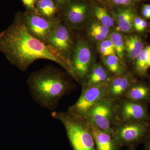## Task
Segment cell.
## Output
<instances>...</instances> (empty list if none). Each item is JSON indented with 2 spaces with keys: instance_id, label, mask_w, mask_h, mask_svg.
Segmentation results:
<instances>
[{
  "instance_id": "29",
  "label": "cell",
  "mask_w": 150,
  "mask_h": 150,
  "mask_svg": "<svg viewBox=\"0 0 150 150\" xmlns=\"http://www.w3.org/2000/svg\"><path fill=\"white\" fill-rule=\"evenodd\" d=\"M148 61H149V66L150 67V46H148Z\"/></svg>"
},
{
  "instance_id": "14",
  "label": "cell",
  "mask_w": 150,
  "mask_h": 150,
  "mask_svg": "<svg viewBox=\"0 0 150 150\" xmlns=\"http://www.w3.org/2000/svg\"><path fill=\"white\" fill-rule=\"evenodd\" d=\"M123 98L149 105L150 103V85L137 80L131 86Z\"/></svg>"
},
{
  "instance_id": "31",
  "label": "cell",
  "mask_w": 150,
  "mask_h": 150,
  "mask_svg": "<svg viewBox=\"0 0 150 150\" xmlns=\"http://www.w3.org/2000/svg\"><path fill=\"white\" fill-rule=\"evenodd\" d=\"M148 31L149 32H150V23H149V25H148Z\"/></svg>"
},
{
  "instance_id": "19",
  "label": "cell",
  "mask_w": 150,
  "mask_h": 150,
  "mask_svg": "<svg viewBox=\"0 0 150 150\" xmlns=\"http://www.w3.org/2000/svg\"><path fill=\"white\" fill-rule=\"evenodd\" d=\"M133 71L134 74L144 79L148 77V71L149 69L148 61V46L145 48L137 56L133 62Z\"/></svg>"
},
{
  "instance_id": "24",
  "label": "cell",
  "mask_w": 150,
  "mask_h": 150,
  "mask_svg": "<svg viewBox=\"0 0 150 150\" xmlns=\"http://www.w3.org/2000/svg\"><path fill=\"white\" fill-rule=\"evenodd\" d=\"M87 32L99 33L108 35L109 33V28L100 24L99 22H92L89 25Z\"/></svg>"
},
{
  "instance_id": "11",
  "label": "cell",
  "mask_w": 150,
  "mask_h": 150,
  "mask_svg": "<svg viewBox=\"0 0 150 150\" xmlns=\"http://www.w3.org/2000/svg\"><path fill=\"white\" fill-rule=\"evenodd\" d=\"M88 13V7L86 4L74 2L68 5L62 18L59 20L71 29H80L87 23Z\"/></svg>"
},
{
  "instance_id": "22",
  "label": "cell",
  "mask_w": 150,
  "mask_h": 150,
  "mask_svg": "<svg viewBox=\"0 0 150 150\" xmlns=\"http://www.w3.org/2000/svg\"><path fill=\"white\" fill-rule=\"evenodd\" d=\"M95 15L98 22L106 27L110 28L114 24V19L110 16L106 10L100 6H96L94 8Z\"/></svg>"
},
{
  "instance_id": "10",
  "label": "cell",
  "mask_w": 150,
  "mask_h": 150,
  "mask_svg": "<svg viewBox=\"0 0 150 150\" xmlns=\"http://www.w3.org/2000/svg\"><path fill=\"white\" fill-rule=\"evenodd\" d=\"M72 30L60 20L46 41V44L54 48L70 62L74 42Z\"/></svg>"
},
{
  "instance_id": "5",
  "label": "cell",
  "mask_w": 150,
  "mask_h": 150,
  "mask_svg": "<svg viewBox=\"0 0 150 150\" xmlns=\"http://www.w3.org/2000/svg\"><path fill=\"white\" fill-rule=\"evenodd\" d=\"M70 62L74 79L83 84L95 64L89 45L84 39L79 38L74 40Z\"/></svg>"
},
{
  "instance_id": "2",
  "label": "cell",
  "mask_w": 150,
  "mask_h": 150,
  "mask_svg": "<svg viewBox=\"0 0 150 150\" xmlns=\"http://www.w3.org/2000/svg\"><path fill=\"white\" fill-rule=\"evenodd\" d=\"M30 95L41 107L51 110L73 89L66 75L56 67L46 66L30 74L27 81Z\"/></svg>"
},
{
  "instance_id": "17",
  "label": "cell",
  "mask_w": 150,
  "mask_h": 150,
  "mask_svg": "<svg viewBox=\"0 0 150 150\" xmlns=\"http://www.w3.org/2000/svg\"><path fill=\"white\" fill-rule=\"evenodd\" d=\"M136 15V12L131 8L121 10L115 13V19L121 31L131 33L134 30V20Z\"/></svg>"
},
{
  "instance_id": "13",
  "label": "cell",
  "mask_w": 150,
  "mask_h": 150,
  "mask_svg": "<svg viewBox=\"0 0 150 150\" xmlns=\"http://www.w3.org/2000/svg\"><path fill=\"white\" fill-rule=\"evenodd\" d=\"M89 124L96 150H122V147L116 142L112 134L101 131L90 123Z\"/></svg>"
},
{
  "instance_id": "8",
  "label": "cell",
  "mask_w": 150,
  "mask_h": 150,
  "mask_svg": "<svg viewBox=\"0 0 150 150\" xmlns=\"http://www.w3.org/2000/svg\"><path fill=\"white\" fill-rule=\"evenodd\" d=\"M114 103L115 124L131 121H150L149 105L134 102L125 98L115 100Z\"/></svg>"
},
{
  "instance_id": "33",
  "label": "cell",
  "mask_w": 150,
  "mask_h": 150,
  "mask_svg": "<svg viewBox=\"0 0 150 150\" xmlns=\"http://www.w3.org/2000/svg\"><path fill=\"white\" fill-rule=\"evenodd\" d=\"M149 81H150V77H149Z\"/></svg>"
},
{
  "instance_id": "21",
  "label": "cell",
  "mask_w": 150,
  "mask_h": 150,
  "mask_svg": "<svg viewBox=\"0 0 150 150\" xmlns=\"http://www.w3.org/2000/svg\"><path fill=\"white\" fill-rule=\"evenodd\" d=\"M109 39L112 41L114 46L115 55L123 64L125 65L124 56L126 48L123 36L119 33L113 31L110 33Z\"/></svg>"
},
{
  "instance_id": "30",
  "label": "cell",
  "mask_w": 150,
  "mask_h": 150,
  "mask_svg": "<svg viewBox=\"0 0 150 150\" xmlns=\"http://www.w3.org/2000/svg\"><path fill=\"white\" fill-rule=\"evenodd\" d=\"M57 2L59 3V4H63V3L67 1L68 0H56Z\"/></svg>"
},
{
  "instance_id": "32",
  "label": "cell",
  "mask_w": 150,
  "mask_h": 150,
  "mask_svg": "<svg viewBox=\"0 0 150 150\" xmlns=\"http://www.w3.org/2000/svg\"><path fill=\"white\" fill-rule=\"evenodd\" d=\"M126 150H136V149H133V148H127Z\"/></svg>"
},
{
  "instance_id": "18",
  "label": "cell",
  "mask_w": 150,
  "mask_h": 150,
  "mask_svg": "<svg viewBox=\"0 0 150 150\" xmlns=\"http://www.w3.org/2000/svg\"><path fill=\"white\" fill-rule=\"evenodd\" d=\"M35 8L36 13L50 20L59 19L56 16L58 7L54 0H38Z\"/></svg>"
},
{
  "instance_id": "6",
  "label": "cell",
  "mask_w": 150,
  "mask_h": 150,
  "mask_svg": "<svg viewBox=\"0 0 150 150\" xmlns=\"http://www.w3.org/2000/svg\"><path fill=\"white\" fill-rule=\"evenodd\" d=\"M109 81L97 86H82L80 96L74 104L69 107L67 111L85 118L91 109L101 100L106 97Z\"/></svg>"
},
{
  "instance_id": "4",
  "label": "cell",
  "mask_w": 150,
  "mask_h": 150,
  "mask_svg": "<svg viewBox=\"0 0 150 150\" xmlns=\"http://www.w3.org/2000/svg\"><path fill=\"white\" fill-rule=\"evenodd\" d=\"M150 132V121H139L115 124L112 136L121 147L136 149L144 144Z\"/></svg>"
},
{
  "instance_id": "9",
  "label": "cell",
  "mask_w": 150,
  "mask_h": 150,
  "mask_svg": "<svg viewBox=\"0 0 150 150\" xmlns=\"http://www.w3.org/2000/svg\"><path fill=\"white\" fill-rule=\"evenodd\" d=\"M25 27L33 37L46 43V41L59 22V19L50 20L31 12L23 14Z\"/></svg>"
},
{
  "instance_id": "26",
  "label": "cell",
  "mask_w": 150,
  "mask_h": 150,
  "mask_svg": "<svg viewBox=\"0 0 150 150\" xmlns=\"http://www.w3.org/2000/svg\"><path fill=\"white\" fill-rule=\"evenodd\" d=\"M112 2L117 5L130 6L137 2L138 0H111Z\"/></svg>"
},
{
  "instance_id": "20",
  "label": "cell",
  "mask_w": 150,
  "mask_h": 150,
  "mask_svg": "<svg viewBox=\"0 0 150 150\" xmlns=\"http://www.w3.org/2000/svg\"><path fill=\"white\" fill-rule=\"evenodd\" d=\"M104 67L113 76H118L127 71L126 66L123 64L116 55H111L103 57Z\"/></svg>"
},
{
  "instance_id": "15",
  "label": "cell",
  "mask_w": 150,
  "mask_h": 150,
  "mask_svg": "<svg viewBox=\"0 0 150 150\" xmlns=\"http://www.w3.org/2000/svg\"><path fill=\"white\" fill-rule=\"evenodd\" d=\"M111 74L103 65L100 64H95L84 83L82 86H97L106 83L114 76Z\"/></svg>"
},
{
  "instance_id": "1",
  "label": "cell",
  "mask_w": 150,
  "mask_h": 150,
  "mask_svg": "<svg viewBox=\"0 0 150 150\" xmlns=\"http://www.w3.org/2000/svg\"><path fill=\"white\" fill-rule=\"evenodd\" d=\"M0 51L22 71L36 60L47 59L56 62L74 78L70 62L53 47L28 32L22 14H17L9 27L0 33Z\"/></svg>"
},
{
  "instance_id": "7",
  "label": "cell",
  "mask_w": 150,
  "mask_h": 150,
  "mask_svg": "<svg viewBox=\"0 0 150 150\" xmlns=\"http://www.w3.org/2000/svg\"><path fill=\"white\" fill-rule=\"evenodd\" d=\"M85 119L100 130L112 134L115 124L114 101L104 98L88 112Z\"/></svg>"
},
{
  "instance_id": "25",
  "label": "cell",
  "mask_w": 150,
  "mask_h": 150,
  "mask_svg": "<svg viewBox=\"0 0 150 150\" xmlns=\"http://www.w3.org/2000/svg\"><path fill=\"white\" fill-rule=\"evenodd\" d=\"M21 1L30 12L36 13L35 8L36 0H21Z\"/></svg>"
},
{
  "instance_id": "28",
  "label": "cell",
  "mask_w": 150,
  "mask_h": 150,
  "mask_svg": "<svg viewBox=\"0 0 150 150\" xmlns=\"http://www.w3.org/2000/svg\"><path fill=\"white\" fill-rule=\"evenodd\" d=\"M144 144V146L142 150H150V132Z\"/></svg>"
},
{
  "instance_id": "27",
  "label": "cell",
  "mask_w": 150,
  "mask_h": 150,
  "mask_svg": "<svg viewBox=\"0 0 150 150\" xmlns=\"http://www.w3.org/2000/svg\"><path fill=\"white\" fill-rule=\"evenodd\" d=\"M142 16L145 19L150 20V5L146 4L142 6Z\"/></svg>"
},
{
  "instance_id": "23",
  "label": "cell",
  "mask_w": 150,
  "mask_h": 150,
  "mask_svg": "<svg viewBox=\"0 0 150 150\" xmlns=\"http://www.w3.org/2000/svg\"><path fill=\"white\" fill-rule=\"evenodd\" d=\"M98 49L100 53L103 57L109 55H115L114 46L109 38L99 42Z\"/></svg>"
},
{
  "instance_id": "12",
  "label": "cell",
  "mask_w": 150,
  "mask_h": 150,
  "mask_svg": "<svg viewBox=\"0 0 150 150\" xmlns=\"http://www.w3.org/2000/svg\"><path fill=\"white\" fill-rule=\"evenodd\" d=\"M137 80L133 72L129 71L113 76L108 84L106 98L113 101L123 98L131 86Z\"/></svg>"
},
{
  "instance_id": "16",
  "label": "cell",
  "mask_w": 150,
  "mask_h": 150,
  "mask_svg": "<svg viewBox=\"0 0 150 150\" xmlns=\"http://www.w3.org/2000/svg\"><path fill=\"white\" fill-rule=\"evenodd\" d=\"M124 44L128 58L132 63L146 46L143 38L138 34L128 35L125 38Z\"/></svg>"
},
{
  "instance_id": "3",
  "label": "cell",
  "mask_w": 150,
  "mask_h": 150,
  "mask_svg": "<svg viewBox=\"0 0 150 150\" xmlns=\"http://www.w3.org/2000/svg\"><path fill=\"white\" fill-rule=\"evenodd\" d=\"M52 117L64 127L73 150H96L91 128L85 118L68 111H53Z\"/></svg>"
}]
</instances>
